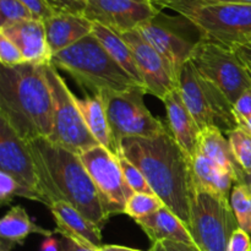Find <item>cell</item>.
Segmentation results:
<instances>
[{
    "label": "cell",
    "mask_w": 251,
    "mask_h": 251,
    "mask_svg": "<svg viewBox=\"0 0 251 251\" xmlns=\"http://www.w3.org/2000/svg\"><path fill=\"white\" fill-rule=\"evenodd\" d=\"M0 172L9 174L24 190V198L46 205L31 147L6 120L0 118Z\"/></svg>",
    "instance_id": "12"
},
{
    "label": "cell",
    "mask_w": 251,
    "mask_h": 251,
    "mask_svg": "<svg viewBox=\"0 0 251 251\" xmlns=\"http://www.w3.org/2000/svg\"><path fill=\"white\" fill-rule=\"evenodd\" d=\"M14 196L24 198V190L12 176L0 172V203L7 205L11 202Z\"/></svg>",
    "instance_id": "32"
},
{
    "label": "cell",
    "mask_w": 251,
    "mask_h": 251,
    "mask_svg": "<svg viewBox=\"0 0 251 251\" xmlns=\"http://www.w3.org/2000/svg\"><path fill=\"white\" fill-rule=\"evenodd\" d=\"M238 228L229 199L193 189L188 229L200 251H228L230 238Z\"/></svg>",
    "instance_id": "7"
},
{
    "label": "cell",
    "mask_w": 251,
    "mask_h": 251,
    "mask_svg": "<svg viewBox=\"0 0 251 251\" xmlns=\"http://www.w3.org/2000/svg\"><path fill=\"white\" fill-rule=\"evenodd\" d=\"M80 158L100 191L109 216L124 213L127 200L135 193L125 181L119 156L98 145L81 153Z\"/></svg>",
    "instance_id": "11"
},
{
    "label": "cell",
    "mask_w": 251,
    "mask_h": 251,
    "mask_svg": "<svg viewBox=\"0 0 251 251\" xmlns=\"http://www.w3.org/2000/svg\"><path fill=\"white\" fill-rule=\"evenodd\" d=\"M76 102L82 113L86 126L90 130L92 136L97 140L100 146L115 153L109 123H108L104 105L100 96H92V97L86 96L82 100L76 98Z\"/></svg>",
    "instance_id": "25"
},
{
    "label": "cell",
    "mask_w": 251,
    "mask_h": 251,
    "mask_svg": "<svg viewBox=\"0 0 251 251\" xmlns=\"http://www.w3.org/2000/svg\"><path fill=\"white\" fill-rule=\"evenodd\" d=\"M191 173L193 189L230 200V194L235 184L234 178L200 152L196 153L191 162Z\"/></svg>",
    "instance_id": "20"
},
{
    "label": "cell",
    "mask_w": 251,
    "mask_h": 251,
    "mask_svg": "<svg viewBox=\"0 0 251 251\" xmlns=\"http://www.w3.org/2000/svg\"><path fill=\"white\" fill-rule=\"evenodd\" d=\"M228 251H251V237L242 228H238L230 238Z\"/></svg>",
    "instance_id": "36"
},
{
    "label": "cell",
    "mask_w": 251,
    "mask_h": 251,
    "mask_svg": "<svg viewBox=\"0 0 251 251\" xmlns=\"http://www.w3.org/2000/svg\"><path fill=\"white\" fill-rule=\"evenodd\" d=\"M238 126L243 127L251 118V88L245 91L233 105Z\"/></svg>",
    "instance_id": "33"
},
{
    "label": "cell",
    "mask_w": 251,
    "mask_h": 251,
    "mask_svg": "<svg viewBox=\"0 0 251 251\" xmlns=\"http://www.w3.org/2000/svg\"><path fill=\"white\" fill-rule=\"evenodd\" d=\"M46 75L53 98V129L48 140L56 146L80 156L98 146V142L86 126L76 96L51 64L46 65Z\"/></svg>",
    "instance_id": "8"
},
{
    "label": "cell",
    "mask_w": 251,
    "mask_h": 251,
    "mask_svg": "<svg viewBox=\"0 0 251 251\" xmlns=\"http://www.w3.org/2000/svg\"><path fill=\"white\" fill-rule=\"evenodd\" d=\"M19 1H21L33 14L36 20L39 21H46L56 14L47 0H19Z\"/></svg>",
    "instance_id": "34"
},
{
    "label": "cell",
    "mask_w": 251,
    "mask_h": 251,
    "mask_svg": "<svg viewBox=\"0 0 251 251\" xmlns=\"http://www.w3.org/2000/svg\"><path fill=\"white\" fill-rule=\"evenodd\" d=\"M0 118L25 141L48 139L53 129V98L46 65L24 63L0 68Z\"/></svg>",
    "instance_id": "3"
},
{
    "label": "cell",
    "mask_w": 251,
    "mask_h": 251,
    "mask_svg": "<svg viewBox=\"0 0 251 251\" xmlns=\"http://www.w3.org/2000/svg\"><path fill=\"white\" fill-rule=\"evenodd\" d=\"M146 93L142 86H135L127 91H103L97 95L104 105L117 156L123 140L154 137L168 131V125L153 117L145 104Z\"/></svg>",
    "instance_id": "6"
},
{
    "label": "cell",
    "mask_w": 251,
    "mask_h": 251,
    "mask_svg": "<svg viewBox=\"0 0 251 251\" xmlns=\"http://www.w3.org/2000/svg\"><path fill=\"white\" fill-rule=\"evenodd\" d=\"M92 34L100 41V43L108 51V54L131 76L132 80L136 81L140 86L145 87L144 78H142L139 66L135 61L131 48L127 46L123 37L100 24H93Z\"/></svg>",
    "instance_id": "24"
},
{
    "label": "cell",
    "mask_w": 251,
    "mask_h": 251,
    "mask_svg": "<svg viewBox=\"0 0 251 251\" xmlns=\"http://www.w3.org/2000/svg\"><path fill=\"white\" fill-rule=\"evenodd\" d=\"M39 251H61L60 242L54 237H48L43 240Z\"/></svg>",
    "instance_id": "40"
},
{
    "label": "cell",
    "mask_w": 251,
    "mask_h": 251,
    "mask_svg": "<svg viewBox=\"0 0 251 251\" xmlns=\"http://www.w3.org/2000/svg\"><path fill=\"white\" fill-rule=\"evenodd\" d=\"M50 64L56 70L65 71L93 96L103 91H127L140 86L108 54L92 33L54 54Z\"/></svg>",
    "instance_id": "4"
},
{
    "label": "cell",
    "mask_w": 251,
    "mask_h": 251,
    "mask_svg": "<svg viewBox=\"0 0 251 251\" xmlns=\"http://www.w3.org/2000/svg\"><path fill=\"white\" fill-rule=\"evenodd\" d=\"M150 251H200V249L196 245L185 244V243L161 240V242L152 243Z\"/></svg>",
    "instance_id": "37"
},
{
    "label": "cell",
    "mask_w": 251,
    "mask_h": 251,
    "mask_svg": "<svg viewBox=\"0 0 251 251\" xmlns=\"http://www.w3.org/2000/svg\"><path fill=\"white\" fill-rule=\"evenodd\" d=\"M242 129H244L245 131H248V132H249V134H251V118H250L249 120H248V123L244 125V126L242 127Z\"/></svg>",
    "instance_id": "45"
},
{
    "label": "cell",
    "mask_w": 251,
    "mask_h": 251,
    "mask_svg": "<svg viewBox=\"0 0 251 251\" xmlns=\"http://www.w3.org/2000/svg\"><path fill=\"white\" fill-rule=\"evenodd\" d=\"M203 2H232V4L251 5V0H201Z\"/></svg>",
    "instance_id": "42"
},
{
    "label": "cell",
    "mask_w": 251,
    "mask_h": 251,
    "mask_svg": "<svg viewBox=\"0 0 251 251\" xmlns=\"http://www.w3.org/2000/svg\"><path fill=\"white\" fill-rule=\"evenodd\" d=\"M28 144L47 207L55 201H65L102 229L110 216L80 156L48 139H37Z\"/></svg>",
    "instance_id": "2"
},
{
    "label": "cell",
    "mask_w": 251,
    "mask_h": 251,
    "mask_svg": "<svg viewBox=\"0 0 251 251\" xmlns=\"http://www.w3.org/2000/svg\"><path fill=\"white\" fill-rule=\"evenodd\" d=\"M237 184H244V185H247L248 188H249V190L251 191V174H247L243 172L239 176V178H238Z\"/></svg>",
    "instance_id": "43"
},
{
    "label": "cell",
    "mask_w": 251,
    "mask_h": 251,
    "mask_svg": "<svg viewBox=\"0 0 251 251\" xmlns=\"http://www.w3.org/2000/svg\"><path fill=\"white\" fill-rule=\"evenodd\" d=\"M135 222L146 233L152 243L172 240L195 245L185 223L167 206H163L152 215L140 218Z\"/></svg>",
    "instance_id": "21"
},
{
    "label": "cell",
    "mask_w": 251,
    "mask_h": 251,
    "mask_svg": "<svg viewBox=\"0 0 251 251\" xmlns=\"http://www.w3.org/2000/svg\"><path fill=\"white\" fill-rule=\"evenodd\" d=\"M141 171L150 188L189 227L193 191L191 161L171 131L123 140L120 154Z\"/></svg>",
    "instance_id": "1"
},
{
    "label": "cell",
    "mask_w": 251,
    "mask_h": 251,
    "mask_svg": "<svg viewBox=\"0 0 251 251\" xmlns=\"http://www.w3.org/2000/svg\"><path fill=\"white\" fill-rule=\"evenodd\" d=\"M98 251H141L137 249H132V248L122 247V245H102L98 249Z\"/></svg>",
    "instance_id": "41"
},
{
    "label": "cell",
    "mask_w": 251,
    "mask_h": 251,
    "mask_svg": "<svg viewBox=\"0 0 251 251\" xmlns=\"http://www.w3.org/2000/svg\"><path fill=\"white\" fill-rule=\"evenodd\" d=\"M61 251H98L96 248L87 247V245L80 244L69 238H63V242H60Z\"/></svg>",
    "instance_id": "39"
},
{
    "label": "cell",
    "mask_w": 251,
    "mask_h": 251,
    "mask_svg": "<svg viewBox=\"0 0 251 251\" xmlns=\"http://www.w3.org/2000/svg\"><path fill=\"white\" fill-rule=\"evenodd\" d=\"M33 233L48 238L53 237L55 232L37 226L22 206H12L0 221V238L2 240V245L6 243L10 249L12 245L24 244L25 239Z\"/></svg>",
    "instance_id": "23"
},
{
    "label": "cell",
    "mask_w": 251,
    "mask_h": 251,
    "mask_svg": "<svg viewBox=\"0 0 251 251\" xmlns=\"http://www.w3.org/2000/svg\"><path fill=\"white\" fill-rule=\"evenodd\" d=\"M0 61L2 66H16L26 63L20 49L4 34H0Z\"/></svg>",
    "instance_id": "31"
},
{
    "label": "cell",
    "mask_w": 251,
    "mask_h": 251,
    "mask_svg": "<svg viewBox=\"0 0 251 251\" xmlns=\"http://www.w3.org/2000/svg\"><path fill=\"white\" fill-rule=\"evenodd\" d=\"M158 14V9L147 0H88L83 11L91 22L118 34L137 29Z\"/></svg>",
    "instance_id": "13"
},
{
    "label": "cell",
    "mask_w": 251,
    "mask_h": 251,
    "mask_svg": "<svg viewBox=\"0 0 251 251\" xmlns=\"http://www.w3.org/2000/svg\"><path fill=\"white\" fill-rule=\"evenodd\" d=\"M49 210L55 220L56 228L54 232L87 247L96 249L102 247V229L93 225L73 205L65 201H55L49 206Z\"/></svg>",
    "instance_id": "18"
},
{
    "label": "cell",
    "mask_w": 251,
    "mask_h": 251,
    "mask_svg": "<svg viewBox=\"0 0 251 251\" xmlns=\"http://www.w3.org/2000/svg\"><path fill=\"white\" fill-rule=\"evenodd\" d=\"M198 152L227 171L234 178L235 184L238 183V178L243 171L235 159L229 140L226 139L220 129L211 126L201 130Z\"/></svg>",
    "instance_id": "22"
},
{
    "label": "cell",
    "mask_w": 251,
    "mask_h": 251,
    "mask_svg": "<svg viewBox=\"0 0 251 251\" xmlns=\"http://www.w3.org/2000/svg\"><path fill=\"white\" fill-rule=\"evenodd\" d=\"M158 15L151 21L141 25L137 31L161 55L172 80L179 86L181 71L190 61L196 42L190 41L178 29L159 20Z\"/></svg>",
    "instance_id": "14"
},
{
    "label": "cell",
    "mask_w": 251,
    "mask_h": 251,
    "mask_svg": "<svg viewBox=\"0 0 251 251\" xmlns=\"http://www.w3.org/2000/svg\"><path fill=\"white\" fill-rule=\"evenodd\" d=\"M233 50L235 51L237 56L239 58V60L242 61L243 65L247 68V70L251 73V42L242 44V46L237 47V48H234Z\"/></svg>",
    "instance_id": "38"
},
{
    "label": "cell",
    "mask_w": 251,
    "mask_h": 251,
    "mask_svg": "<svg viewBox=\"0 0 251 251\" xmlns=\"http://www.w3.org/2000/svg\"><path fill=\"white\" fill-rule=\"evenodd\" d=\"M190 63L199 74L220 88L234 105L251 88V77L233 49L200 39L196 42Z\"/></svg>",
    "instance_id": "10"
},
{
    "label": "cell",
    "mask_w": 251,
    "mask_h": 251,
    "mask_svg": "<svg viewBox=\"0 0 251 251\" xmlns=\"http://www.w3.org/2000/svg\"><path fill=\"white\" fill-rule=\"evenodd\" d=\"M127 46L131 48L139 70L144 78L147 93L163 100L173 88L179 87L172 80L163 59L147 43L137 29L120 34Z\"/></svg>",
    "instance_id": "15"
},
{
    "label": "cell",
    "mask_w": 251,
    "mask_h": 251,
    "mask_svg": "<svg viewBox=\"0 0 251 251\" xmlns=\"http://www.w3.org/2000/svg\"><path fill=\"white\" fill-rule=\"evenodd\" d=\"M230 205L239 228L251 237V191L244 184H235L230 194Z\"/></svg>",
    "instance_id": "26"
},
{
    "label": "cell",
    "mask_w": 251,
    "mask_h": 251,
    "mask_svg": "<svg viewBox=\"0 0 251 251\" xmlns=\"http://www.w3.org/2000/svg\"><path fill=\"white\" fill-rule=\"evenodd\" d=\"M119 159L125 181H126V184L130 186V189H131L134 193L154 194L153 191H152V189L150 188L149 183H147L144 174L141 173V171H140L136 166H134V164H132L129 159L125 158L124 156H119Z\"/></svg>",
    "instance_id": "30"
},
{
    "label": "cell",
    "mask_w": 251,
    "mask_h": 251,
    "mask_svg": "<svg viewBox=\"0 0 251 251\" xmlns=\"http://www.w3.org/2000/svg\"><path fill=\"white\" fill-rule=\"evenodd\" d=\"M163 206V201L156 194L135 193L127 200L124 213L136 221L152 215Z\"/></svg>",
    "instance_id": "27"
},
{
    "label": "cell",
    "mask_w": 251,
    "mask_h": 251,
    "mask_svg": "<svg viewBox=\"0 0 251 251\" xmlns=\"http://www.w3.org/2000/svg\"><path fill=\"white\" fill-rule=\"evenodd\" d=\"M0 34H4L20 49L26 63L36 65L50 64L53 54L47 42L43 21L26 20L0 27Z\"/></svg>",
    "instance_id": "17"
},
{
    "label": "cell",
    "mask_w": 251,
    "mask_h": 251,
    "mask_svg": "<svg viewBox=\"0 0 251 251\" xmlns=\"http://www.w3.org/2000/svg\"><path fill=\"white\" fill-rule=\"evenodd\" d=\"M167 7L190 22L201 39L229 49L251 42V5L176 0Z\"/></svg>",
    "instance_id": "5"
},
{
    "label": "cell",
    "mask_w": 251,
    "mask_h": 251,
    "mask_svg": "<svg viewBox=\"0 0 251 251\" xmlns=\"http://www.w3.org/2000/svg\"><path fill=\"white\" fill-rule=\"evenodd\" d=\"M36 20L31 11L19 0H0V27L16 22Z\"/></svg>",
    "instance_id": "29"
},
{
    "label": "cell",
    "mask_w": 251,
    "mask_h": 251,
    "mask_svg": "<svg viewBox=\"0 0 251 251\" xmlns=\"http://www.w3.org/2000/svg\"><path fill=\"white\" fill-rule=\"evenodd\" d=\"M227 135L239 167L244 173L251 174V134L237 127Z\"/></svg>",
    "instance_id": "28"
},
{
    "label": "cell",
    "mask_w": 251,
    "mask_h": 251,
    "mask_svg": "<svg viewBox=\"0 0 251 251\" xmlns=\"http://www.w3.org/2000/svg\"><path fill=\"white\" fill-rule=\"evenodd\" d=\"M250 74V77H251V73H249Z\"/></svg>",
    "instance_id": "47"
},
{
    "label": "cell",
    "mask_w": 251,
    "mask_h": 251,
    "mask_svg": "<svg viewBox=\"0 0 251 251\" xmlns=\"http://www.w3.org/2000/svg\"><path fill=\"white\" fill-rule=\"evenodd\" d=\"M149 2H151L152 5H154V6H161V7H164V6H168L171 2L176 1V0H147Z\"/></svg>",
    "instance_id": "44"
},
{
    "label": "cell",
    "mask_w": 251,
    "mask_h": 251,
    "mask_svg": "<svg viewBox=\"0 0 251 251\" xmlns=\"http://www.w3.org/2000/svg\"><path fill=\"white\" fill-rule=\"evenodd\" d=\"M162 102L166 107L169 131L186 157L193 162L198 153L201 130L184 103L180 88H173Z\"/></svg>",
    "instance_id": "16"
},
{
    "label": "cell",
    "mask_w": 251,
    "mask_h": 251,
    "mask_svg": "<svg viewBox=\"0 0 251 251\" xmlns=\"http://www.w3.org/2000/svg\"><path fill=\"white\" fill-rule=\"evenodd\" d=\"M47 42L51 54H56L74 46L82 38L92 33L93 22L83 14L59 12L43 21Z\"/></svg>",
    "instance_id": "19"
},
{
    "label": "cell",
    "mask_w": 251,
    "mask_h": 251,
    "mask_svg": "<svg viewBox=\"0 0 251 251\" xmlns=\"http://www.w3.org/2000/svg\"><path fill=\"white\" fill-rule=\"evenodd\" d=\"M85 1H86V2H87V1H88V0H85Z\"/></svg>",
    "instance_id": "46"
},
{
    "label": "cell",
    "mask_w": 251,
    "mask_h": 251,
    "mask_svg": "<svg viewBox=\"0 0 251 251\" xmlns=\"http://www.w3.org/2000/svg\"><path fill=\"white\" fill-rule=\"evenodd\" d=\"M56 14L59 12H73L83 14L87 2L85 0H47Z\"/></svg>",
    "instance_id": "35"
},
{
    "label": "cell",
    "mask_w": 251,
    "mask_h": 251,
    "mask_svg": "<svg viewBox=\"0 0 251 251\" xmlns=\"http://www.w3.org/2000/svg\"><path fill=\"white\" fill-rule=\"evenodd\" d=\"M179 88L200 130L215 126L228 134L239 127L229 100L220 88L203 78L190 61L181 71Z\"/></svg>",
    "instance_id": "9"
}]
</instances>
